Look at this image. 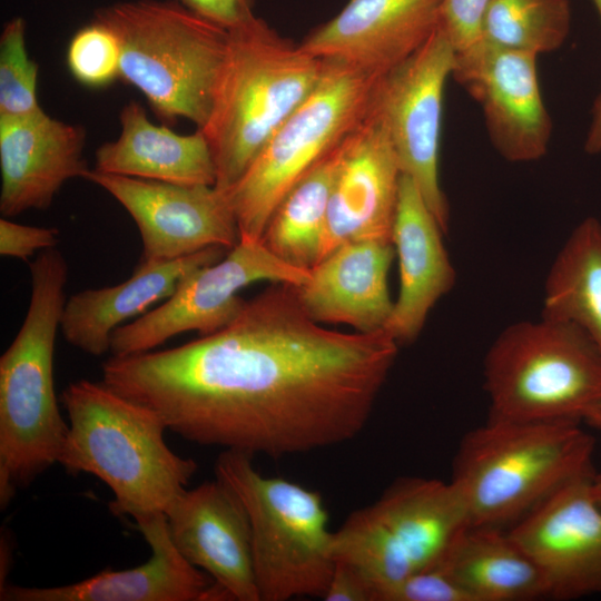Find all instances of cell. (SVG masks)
I'll use <instances>...</instances> for the list:
<instances>
[{
	"mask_svg": "<svg viewBox=\"0 0 601 601\" xmlns=\"http://www.w3.org/2000/svg\"><path fill=\"white\" fill-rule=\"evenodd\" d=\"M381 76L325 60L321 80L226 190L239 239L260 240L279 203L365 118Z\"/></svg>",
	"mask_w": 601,
	"mask_h": 601,
	"instance_id": "obj_10",
	"label": "cell"
},
{
	"mask_svg": "<svg viewBox=\"0 0 601 601\" xmlns=\"http://www.w3.org/2000/svg\"><path fill=\"white\" fill-rule=\"evenodd\" d=\"M401 177L386 131L367 111L342 142L319 260L347 242L392 240Z\"/></svg>",
	"mask_w": 601,
	"mask_h": 601,
	"instance_id": "obj_16",
	"label": "cell"
},
{
	"mask_svg": "<svg viewBox=\"0 0 601 601\" xmlns=\"http://www.w3.org/2000/svg\"><path fill=\"white\" fill-rule=\"evenodd\" d=\"M325 601H370L364 582L346 565L336 562Z\"/></svg>",
	"mask_w": 601,
	"mask_h": 601,
	"instance_id": "obj_35",
	"label": "cell"
},
{
	"mask_svg": "<svg viewBox=\"0 0 601 601\" xmlns=\"http://www.w3.org/2000/svg\"><path fill=\"white\" fill-rule=\"evenodd\" d=\"M470 525L452 481L403 477L334 531V558L364 582L370 601H381L402 580L437 565Z\"/></svg>",
	"mask_w": 601,
	"mask_h": 601,
	"instance_id": "obj_8",
	"label": "cell"
},
{
	"mask_svg": "<svg viewBox=\"0 0 601 601\" xmlns=\"http://www.w3.org/2000/svg\"><path fill=\"white\" fill-rule=\"evenodd\" d=\"M308 276L309 270L280 260L262 240L239 239L218 262L185 275L162 304L119 326L111 335L109 352L126 356L152 351L185 332L211 334L240 312L245 303L238 295L242 288L262 280L299 286Z\"/></svg>",
	"mask_w": 601,
	"mask_h": 601,
	"instance_id": "obj_12",
	"label": "cell"
},
{
	"mask_svg": "<svg viewBox=\"0 0 601 601\" xmlns=\"http://www.w3.org/2000/svg\"><path fill=\"white\" fill-rule=\"evenodd\" d=\"M225 254L226 248L214 246L171 260L142 258L125 282L75 293L62 311L60 331L65 341L91 356L106 354L119 326L170 297L189 272L214 264Z\"/></svg>",
	"mask_w": 601,
	"mask_h": 601,
	"instance_id": "obj_23",
	"label": "cell"
},
{
	"mask_svg": "<svg viewBox=\"0 0 601 601\" xmlns=\"http://www.w3.org/2000/svg\"><path fill=\"white\" fill-rule=\"evenodd\" d=\"M381 601H472L439 566L418 571L384 593Z\"/></svg>",
	"mask_w": 601,
	"mask_h": 601,
	"instance_id": "obj_31",
	"label": "cell"
},
{
	"mask_svg": "<svg viewBox=\"0 0 601 601\" xmlns=\"http://www.w3.org/2000/svg\"><path fill=\"white\" fill-rule=\"evenodd\" d=\"M483 377L492 418L580 422L601 401V351L572 323L521 321L493 341Z\"/></svg>",
	"mask_w": 601,
	"mask_h": 601,
	"instance_id": "obj_9",
	"label": "cell"
},
{
	"mask_svg": "<svg viewBox=\"0 0 601 601\" xmlns=\"http://www.w3.org/2000/svg\"><path fill=\"white\" fill-rule=\"evenodd\" d=\"M444 234L415 183L402 174L392 230L400 290L385 328L400 345L417 338L432 308L455 285Z\"/></svg>",
	"mask_w": 601,
	"mask_h": 601,
	"instance_id": "obj_22",
	"label": "cell"
},
{
	"mask_svg": "<svg viewBox=\"0 0 601 601\" xmlns=\"http://www.w3.org/2000/svg\"><path fill=\"white\" fill-rule=\"evenodd\" d=\"M253 457L225 450L215 475L246 511L260 601L324 599L336 561L334 531L321 494L283 477L264 476Z\"/></svg>",
	"mask_w": 601,
	"mask_h": 601,
	"instance_id": "obj_7",
	"label": "cell"
},
{
	"mask_svg": "<svg viewBox=\"0 0 601 601\" xmlns=\"http://www.w3.org/2000/svg\"><path fill=\"white\" fill-rule=\"evenodd\" d=\"M592 491L595 500L601 505V473L594 474L592 477Z\"/></svg>",
	"mask_w": 601,
	"mask_h": 601,
	"instance_id": "obj_38",
	"label": "cell"
},
{
	"mask_svg": "<svg viewBox=\"0 0 601 601\" xmlns=\"http://www.w3.org/2000/svg\"><path fill=\"white\" fill-rule=\"evenodd\" d=\"M95 17L118 39L120 78L140 91L155 115L200 128L211 108L228 30L176 0L118 2Z\"/></svg>",
	"mask_w": 601,
	"mask_h": 601,
	"instance_id": "obj_6",
	"label": "cell"
},
{
	"mask_svg": "<svg viewBox=\"0 0 601 601\" xmlns=\"http://www.w3.org/2000/svg\"><path fill=\"white\" fill-rule=\"evenodd\" d=\"M66 61L72 77L89 88H104L120 78L118 39L96 17L72 36L67 47Z\"/></svg>",
	"mask_w": 601,
	"mask_h": 601,
	"instance_id": "obj_30",
	"label": "cell"
},
{
	"mask_svg": "<svg viewBox=\"0 0 601 601\" xmlns=\"http://www.w3.org/2000/svg\"><path fill=\"white\" fill-rule=\"evenodd\" d=\"M541 316L569 322L601 351V221L583 219L548 273Z\"/></svg>",
	"mask_w": 601,
	"mask_h": 601,
	"instance_id": "obj_26",
	"label": "cell"
},
{
	"mask_svg": "<svg viewBox=\"0 0 601 601\" xmlns=\"http://www.w3.org/2000/svg\"><path fill=\"white\" fill-rule=\"evenodd\" d=\"M593 475L566 483L508 530L541 572L548 598L601 593V505Z\"/></svg>",
	"mask_w": 601,
	"mask_h": 601,
	"instance_id": "obj_15",
	"label": "cell"
},
{
	"mask_svg": "<svg viewBox=\"0 0 601 601\" xmlns=\"http://www.w3.org/2000/svg\"><path fill=\"white\" fill-rule=\"evenodd\" d=\"M31 293L23 322L0 357V506L53 464L68 424L55 391L53 355L69 266L57 248L29 265Z\"/></svg>",
	"mask_w": 601,
	"mask_h": 601,
	"instance_id": "obj_3",
	"label": "cell"
},
{
	"mask_svg": "<svg viewBox=\"0 0 601 601\" xmlns=\"http://www.w3.org/2000/svg\"><path fill=\"white\" fill-rule=\"evenodd\" d=\"M199 17L226 29H235L255 17V0H176Z\"/></svg>",
	"mask_w": 601,
	"mask_h": 601,
	"instance_id": "obj_34",
	"label": "cell"
},
{
	"mask_svg": "<svg viewBox=\"0 0 601 601\" xmlns=\"http://www.w3.org/2000/svg\"><path fill=\"white\" fill-rule=\"evenodd\" d=\"M435 566L472 601H528L548 597L535 563L509 531L501 528L470 525Z\"/></svg>",
	"mask_w": 601,
	"mask_h": 601,
	"instance_id": "obj_25",
	"label": "cell"
},
{
	"mask_svg": "<svg viewBox=\"0 0 601 601\" xmlns=\"http://www.w3.org/2000/svg\"><path fill=\"white\" fill-rule=\"evenodd\" d=\"M454 63L455 49L439 24L416 52L377 79L367 110L383 126L402 174L415 183L444 233L450 205L440 184L439 158L444 90Z\"/></svg>",
	"mask_w": 601,
	"mask_h": 601,
	"instance_id": "obj_11",
	"label": "cell"
},
{
	"mask_svg": "<svg viewBox=\"0 0 601 601\" xmlns=\"http://www.w3.org/2000/svg\"><path fill=\"white\" fill-rule=\"evenodd\" d=\"M443 1L348 0L300 46L324 60L382 76L428 40L440 24Z\"/></svg>",
	"mask_w": 601,
	"mask_h": 601,
	"instance_id": "obj_18",
	"label": "cell"
},
{
	"mask_svg": "<svg viewBox=\"0 0 601 601\" xmlns=\"http://www.w3.org/2000/svg\"><path fill=\"white\" fill-rule=\"evenodd\" d=\"M151 555L140 565L101 571L58 587H0L1 601H208L211 578L175 546L166 514L135 521Z\"/></svg>",
	"mask_w": 601,
	"mask_h": 601,
	"instance_id": "obj_20",
	"label": "cell"
},
{
	"mask_svg": "<svg viewBox=\"0 0 601 601\" xmlns=\"http://www.w3.org/2000/svg\"><path fill=\"white\" fill-rule=\"evenodd\" d=\"M342 142L288 191L263 233V244L293 267L309 270L319 260Z\"/></svg>",
	"mask_w": 601,
	"mask_h": 601,
	"instance_id": "obj_27",
	"label": "cell"
},
{
	"mask_svg": "<svg viewBox=\"0 0 601 601\" xmlns=\"http://www.w3.org/2000/svg\"><path fill=\"white\" fill-rule=\"evenodd\" d=\"M490 0H444L440 26L447 35L455 52L479 40L484 11Z\"/></svg>",
	"mask_w": 601,
	"mask_h": 601,
	"instance_id": "obj_32",
	"label": "cell"
},
{
	"mask_svg": "<svg viewBox=\"0 0 601 601\" xmlns=\"http://www.w3.org/2000/svg\"><path fill=\"white\" fill-rule=\"evenodd\" d=\"M394 256L392 240L337 246L296 286L303 307L321 324H345L361 333L385 331L394 306L388 289Z\"/></svg>",
	"mask_w": 601,
	"mask_h": 601,
	"instance_id": "obj_21",
	"label": "cell"
},
{
	"mask_svg": "<svg viewBox=\"0 0 601 601\" xmlns=\"http://www.w3.org/2000/svg\"><path fill=\"white\" fill-rule=\"evenodd\" d=\"M584 149L590 155L601 154V92L591 109V122L584 141Z\"/></svg>",
	"mask_w": 601,
	"mask_h": 601,
	"instance_id": "obj_36",
	"label": "cell"
},
{
	"mask_svg": "<svg viewBox=\"0 0 601 601\" xmlns=\"http://www.w3.org/2000/svg\"><path fill=\"white\" fill-rule=\"evenodd\" d=\"M60 401L69 423L58 464L69 474H91L107 484L117 515L137 521L166 514L197 463L170 450L164 420L102 381L72 382Z\"/></svg>",
	"mask_w": 601,
	"mask_h": 601,
	"instance_id": "obj_2",
	"label": "cell"
},
{
	"mask_svg": "<svg viewBox=\"0 0 601 601\" xmlns=\"http://www.w3.org/2000/svg\"><path fill=\"white\" fill-rule=\"evenodd\" d=\"M536 60L534 53L482 40L455 52L452 77L479 104L493 148L510 162L541 159L551 141Z\"/></svg>",
	"mask_w": 601,
	"mask_h": 601,
	"instance_id": "obj_14",
	"label": "cell"
},
{
	"mask_svg": "<svg viewBox=\"0 0 601 601\" xmlns=\"http://www.w3.org/2000/svg\"><path fill=\"white\" fill-rule=\"evenodd\" d=\"M583 421L601 433V401L589 410Z\"/></svg>",
	"mask_w": 601,
	"mask_h": 601,
	"instance_id": "obj_37",
	"label": "cell"
},
{
	"mask_svg": "<svg viewBox=\"0 0 601 601\" xmlns=\"http://www.w3.org/2000/svg\"><path fill=\"white\" fill-rule=\"evenodd\" d=\"M599 11H601V0H594Z\"/></svg>",
	"mask_w": 601,
	"mask_h": 601,
	"instance_id": "obj_39",
	"label": "cell"
},
{
	"mask_svg": "<svg viewBox=\"0 0 601 601\" xmlns=\"http://www.w3.org/2000/svg\"><path fill=\"white\" fill-rule=\"evenodd\" d=\"M59 230L0 219V254L3 257L27 259L37 252L57 247Z\"/></svg>",
	"mask_w": 601,
	"mask_h": 601,
	"instance_id": "obj_33",
	"label": "cell"
},
{
	"mask_svg": "<svg viewBox=\"0 0 601 601\" xmlns=\"http://www.w3.org/2000/svg\"><path fill=\"white\" fill-rule=\"evenodd\" d=\"M83 178L106 190L131 216L141 237L144 259L171 260L214 246L230 249L239 242L226 190L95 169Z\"/></svg>",
	"mask_w": 601,
	"mask_h": 601,
	"instance_id": "obj_13",
	"label": "cell"
},
{
	"mask_svg": "<svg viewBox=\"0 0 601 601\" xmlns=\"http://www.w3.org/2000/svg\"><path fill=\"white\" fill-rule=\"evenodd\" d=\"M400 345L386 331L323 327L296 286L273 283L223 328L110 356L101 381L203 446L269 457L347 442L367 424Z\"/></svg>",
	"mask_w": 601,
	"mask_h": 601,
	"instance_id": "obj_1",
	"label": "cell"
},
{
	"mask_svg": "<svg viewBox=\"0 0 601 601\" xmlns=\"http://www.w3.org/2000/svg\"><path fill=\"white\" fill-rule=\"evenodd\" d=\"M86 129L45 110L0 117V213L6 218L50 207L70 179L83 178Z\"/></svg>",
	"mask_w": 601,
	"mask_h": 601,
	"instance_id": "obj_19",
	"label": "cell"
},
{
	"mask_svg": "<svg viewBox=\"0 0 601 601\" xmlns=\"http://www.w3.org/2000/svg\"><path fill=\"white\" fill-rule=\"evenodd\" d=\"M119 122V136L98 147L92 169L178 185L215 186L213 154L199 129L180 135L156 125L135 100L124 105Z\"/></svg>",
	"mask_w": 601,
	"mask_h": 601,
	"instance_id": "obj_24",
	"label": "cell"
},
{
	"mask_svg": "<svg viewBox=\"0 0 601 601\" xmlns=\"http://www.w3.org/2000/svg\"><path fill=\"white\" fill-rule=\"evenodd\" d=\"M325 60L282 37L262 18L228 30L206 122L215 187L229 189L294 110L312 93Z\"/></svg>",
	"mask_w": 601,
	"mask_h": 601,
	"instance_id": "obj_4",
	"label": "cell"
},
{
	"mask_svg": "<svg viewBox=\"0 0 601 601\" xmlns=\"http://www.w3.org/2000/svg\"><path fill=\"white\" fill-rule=\"evenodd\" d=\"M181 555L207 573L233 600L260 601L249 521L235 493L219 479L184 493L166 513Z\"/></svg>",
	"mask_w": 601,
	"mask_h": 601,
	"instance_id": "obj_17",
	"label": "cell"
},
{
	"mask_svg": "<svg viewBox=\"0 0 601 601\" xmlns=\"http://www.w3.org/2000/svg\"><path fill=\"white\" fill-rule=\"evenodd\" d=\"M575 421L489 417L456 452L451 481L472 526L515 524L566 483L593 473L594 440Z\"/></svg>",
	"mask_w": 601,
	"mask_h": 601,
	"instance_id": "obj_5",
	"label": "cell"
},
{
	"mask_svg": "<svg viewBox=\"0 0 601 601\" xmlns=\"http://www.w3.org/2000/svg\"><path fill=\"white\" fill-rule=\"evenodd\" d=\"M571 20L569 0H490L479 40L539 56L565 42Z\"/></svg>",
	"mask_w": 601,
	"mask_h": 601,
	"instance_id": "obj_28",
	"label": "cell"
},
{
	"mask_svg": "<svg viewBox=\"0 0 601 601\" xmlns=\"http://www.w3.org/2000/svg\"><path fill=\"white\" fill-rule=\"evenodd\" d=\"M39 66L27 51L26 21L9 20L0 36V117H20L43 109L37 98Z\"/></svg>",
	"mask_w": 601,
	"mask_h": 601,
	"instance_id": "obj_29",
	"label": "cell"
}]
</instances>
